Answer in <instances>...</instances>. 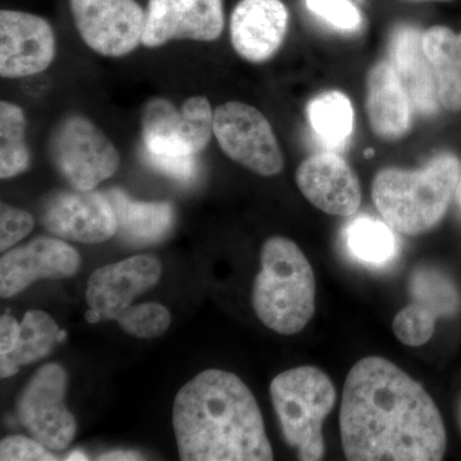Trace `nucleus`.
Returning <instances> with one entry per match:
<instances>
[{"label":"nucleus","instance_id":"f257e3e1","mask_svg":"<svg viewBox=\"0 0 461 461\" xmlns=\"http://www.w3.org/2000/svg\"><path fill=\"white\" fill-rule=\"evenodd\" d=\"M339 432L351 461H438L446 453L441 412L420 382L381 357L346 377Z\"/></svg>","mask_w":461,"mask_h":461},{"label":"nucleus","instance_id":"f03ea898","mask_svg":"<svg viewBox=\"0 0 461 461\" xmlns=\"http://www.w3.org/2000/svg\"><path fill=\"white\" fill-rule=\"evenodd\" d=\"M173 429L184 461H269L273 450L250 388L233 373L208 369L178 391Z\"/></svg>","mask_w":461,"mask_h":461},{"label":"nucleus","instance_id":"7ed1b4c3","mask_svg":"<svg viewBox=\"0 0 461 461\" xmlns=\"http://www.w3.org/2000/svg\"><path fill=\"white\" fill-rule=\"evenodd\" d=\"M460 175V160L451 153L437 154L417 171L384 168L373 178V203L393 230L420 235L444 218Z\"/></svg>","mask_w":461,"mask_h":461},{"label":"nucleus","instance_id":"20e7f679","mask_svg":"<svg viewBox=\"0 0 461 461\" xmlns=\"http://www.w3.org/2000/svg\"><path fill=\"white\" fill-rule=\"evenodd\" d=\"M251 303L264 326L280 335L302 332L315 312V277L308 258L293 240L273 236L260 253Z\"/></svg>","mask_w":461,"mask_h":461},{"label":"nucleus","instance_id":"39448f33","mask_svg":"<svg viewBox=\"0 0 461 461\" xmlns=\"http://www.w3.org/2000/svg\"><path fill=\"white\" fill-rule=\"evenodd\" d=\"M269 393L285 442L295 448L300 460L323 459L321 429L336 403L329 375L315 366H297L273 378Z\"/></svg>","mask_w":461,"mask_h":461},{"label":"nucleus","instance_id":"423d86ee","mask_svg":"<svg viewBox=\"0 0 461 461\" xmlns=\"http://www.w3.org/2000/svg\"><path fill=\"white\" fill-rule=\"evenodd\" d=\"M50 157L72 189L94 190L114 175L120 153L96 124L84 115L63 118L50 140Z\"/></svg>","mask_w":461,"mask_h":461},{"label":"nucleus","instance_id":"0eeeda50","mask_svg":"<svg viewBox=\"0 0 461 461\" xmlns=\"http://www.w3.org/2000/svg\"><path fill=\"white\" fill-rule=\"evenodd\" d=\"M140 122L147 153L154 156L196 157L214 135V112L202 95L185 100L180 109L165 98L150 99Z\"/></svg>","mask_w":461,"mask_h":461},{"label":"nucleus","instance_id":"6e6552de","mask_svg":"<svg viewBox=\"0 0 461 461\" xmlns=\"http://www.w3.org/2000/svg\"><path fill=\"white\" fill-rule=\"evenodd\" d=\"M213 132L223 153L249 171L271 177L284 168V154L271 123L253 105H220L214 111Z\"/></svg>","mask_w":461,"mask_h":461},{"label":"nucleus","instance_id":"1a4fd4ad","mask_svg":"<svg viewBox=\"0 0 461 461\" xmlns=\"http://www.w3.org/2000/svg\"><path fill=\"white\" fill-rule=\"evenodd\" d=\"M67 373L59 364L42 366L23 388L17 414L27 432L50 451H62L76 436V420L65 403Z\"/></svg>","mask_w":461,"mask_h":461},{"label":"nucleus","instance_id":"9d476101","mask_svg":"<svg viewBox=\"0 0 461 461\" xmlns=\"http://www.w3.org/2000/svg\"><path fill=\"white\" fill-rule=\"evenodd\" d=\"M76 29L100 56H127L141 44L145 11L135 0H69Z\"/></svg>","mask_w":461,"mask_h":461},{"label":"nucleus","instance_id":"9b49d317","mask_svg":"<svg viewBox=\"0 0 461 461\" xmlns=\"http://www.w3.org/2000/svg\"><path fill=\"white\" fill-rule=\"evenodd\" d=\"M41 223L51 235L80 244H99L117 235V217L105 194L67 190L54 194L41 211Z\"/></svg>","mask_w":461,"mask_h":461},{"label":"nucleus","instance_id":"f8f14e48","mask_svg":"<svg viewBox=\"0 0 461 461\" xmlns=\"http://www.w3.org/2000/svg\"><path fill=\"white\" fill-rule=\"evenodd\" d=\"M224 27L222 0H149L141 44L172 41H214Z\"/></svg>","mask_w":461,"mask_h":461},{"label":"nucleus","instance_id":"ddd939ff","mask_svg":"<svg viewBox=\"0 0 461 461\" xmlns=\"http://www.w3.org/2000/svg\"><path fill=\"white\" fill-rule=\"evenodd\" d=\"M81 257L62 239L41 236L0 259V296L9 299L41 280H65L80 271Z\"/></svg>","mask_w":461,"mask_h":461},{"label":"nucleus","instance_id":"4468645a","mask_svg":"<svg viewBox=\"0 0 461 461\" xmlns=\"http://www.w3.org/2000/svg\"><path fill=\"white\" fill-rule=\"evenodd\" d=\"M56 35L45 18L20 11L0 12V75L23 78L50 68Z\"/></svg>","mask_w":461,"mask_h":461},{"label":"nucleus","instance_id":"2eb2a0df","mask_svg":"<svg viewBox=\"0 0 461 461\" xmlns=\"http://www.w3.org/2000/svg\"><path fill=\"white\" fill-rule=\"evenodd\" d=\"M162 277L157 258L135 256L96 269L87 282V305L100 321H115L132 306L133 300L151 290Z\"/></svg>","mask_w":461,"mask_h":461},{"label":"nucleus","instance_id":"dca6fc26","mask_svg":"<svg viewBox=\"0 0 461 461\" xmlns=\"http://www.w3.org/2000/svg\"><path fill=\"white\" fill-rule=\"evenodd\" d=\"M295 178L306 200L324 213L348 218L362 204L359 178L344 158L332 151L306 158Z\"/></svg>","mask_w":461,"mask_h":461},{"label":"nucleus","instance_id":"f3484780","mask_svg":"<svg viewBox=\"0 0 461 461\" xmlns=\"http://www.w3.org/2000/svg\"><path fill=\"white\" fill-rule=\"evenodd\" d=\"M287 27L281 0H241L230 14V44L248 62H267L280 50Z\"/></svg>","mask_w":461,"mask_h":461},{"label":"nucleus","instance_id":"a211bd4d","mask_svg":"<svg viewBox=\"0 0 461 461\" xmlns=\"http://www.w3.org/2000/svg\"><path fill=\"white\" fill-rule=\"evenodd\" d=\"M411 99L390 60L372 67L366 77V109L372 131L396 141L411 129Z\"/></svg>","mask_w":461,"mask_h":461},{"label":"nucleus","instance_id":"6ab92c4d","mask_svg":"<svg viewBox=\"0 0 461 461\" xmlns=\"http://www.w3.org/2000/svg\"><path fill=\"white\" fill-rule=\"evenodd\" d=\"M390 62L415 109L423 115L438 111L435 76L423 48V32L411 25L397 26L391 35Z\"/></svg>","mask_w":461,"mask_h":461},{"label":"nucleus","instance_id":"aec40b11","mask_svg":"<svg viewBox=\"0 0 461 461\" xmlns=\"http://www.w3.org/2000/svg\"><path fill=\"white\" fill-rule=\"evenodd\" d=\"M423 48L435 76L439 104L461 111V32L432 26L423 32Z\"/></svg>","mask_w":461,"mask_h":461},{"label":"nucleus","instance_id":"412c9836","mask_svg":"<svg viewBox=\"0 0 461 461\" xmlns=\"http://www.w3.org/2000/svg\"><path fill=\"white\" fill-rule=\"evenodd\" d=\"M117 217V235L132 245L154 244L165 238L173 223V208L168 203L135 202L120 190L107 194Z\"/></svg>","mask_w":461,"mask_h":461},{"label":"nucleus","instance_id":"4be33fe9","mask_svg":"<svg viewBox=\"0 0 461 461\" xmlns=\"http://www.w3.org/2000/svg\"><path fill=\"white\" fill-rule=\"evenodd\" d=\"M65 339V330H59L50 314L41 311L27 312L20 323L16 345L0 357V377H12L23 366L44 359Z\"/></svg>","mask_w":461,"mask_h":461},{"label":"nucleus","instance_id":"5701e85b","mask_svg":"<svg viewBox=\"0 0 461 461\" xmlns=\"http://www.w3.org/2000/svg\"><path fill=\"white\" fill-rule=\"evenodd\" d=\"M393 227L362 215L351 221L344 232L345 247L357 262L368 268H384L396 259L399 241Z\"/></svg>","mask_w":461,"mask_h":461},{"label":"nucleus","instance_id":"b1692460","mask_svg":"<svg viewBox=\"0 0 461 461\" xmlns=\"http://www.w3.org/2000/svg\"><path fill=\"white\" fill-rule=\"evenodd\" d=\"M308 120L314 135L329 151L342 150L354 131V109L341 91H326L308 104Z\"/></svg>","mask_w":461,"mask_h":461},{"label":"nucleus","instance_id":"393cba45","mask_svg":"<svg viewBox=\"0 0 461 461\" xmlns=\"http://www.w3.org/2000/svg\"><path fill=\"white\" fill-rule=\"evenodd\" d=\"M30 151L26 144V115L14 103H0V177H16L27 171Z\"/></svg>","mask_w":461,"mask_h":461},{"label":"nucleus","instance_id":"a878e982","mask_svg":"<svg viewBox=\"0 0 461 461\" xmlns=\"http://www.w3.org/2000/svg\"><path fill=\"white\" fill-rule=\"evenodd\" d=\"M411 293L415 303L427 306L436 317L455 314L459 308L456 288L444 275L433 269L421 268L414 272Z\"/></svg>","mask_w":461,"mask_h":461},{"label":"nucleus","instance_id":"bb28decb","mask_svg":"<svg viewBox=\"0 0 461 461\" xmlns=\"http://www.w3.org/2000/svg\"><path fill=\"white\" fill-rule=\"evenodd\" d=\"M171 314L166 306L158 303H144L132 305L117 323L127 335L148 339L162 336L171 326Z\"/></svg>","mask_w":461,"mask_h":461},{"label":"nucleus","instance_id":"cd10ccee","mask_svg":"<svg viewBox=\"0 0 461 461\" xmlns=\"http://www.w3.org/2000/svg\"><path fill=\"white\" fill-rule=\"evenodd\" d=\"M436 318L427 306L414 302L396 314L393 323V332L402 344L417 348L427 344L432 338Z\"/></svg>","mask_w":461,"mask_h":461},{"label":"nucleus","instance_id":"c85d7f7f","mask_svg":"<svg viewBox=\"0 0 461 461\" xmlns=\"http://www.w3.org/2000/svg\"><path fill=\"white\" fill-rule=\"evenodd\" d=\"M306 7L339 32H357L363 25L362 14L351 0H306Z\"/></svg>","mask_w":461,"mask_h":461},{"label":"nucleus","instance_id":"c756f323","mask_svg":"<svg viewBox=\"0 0 461 461\" xmlns=\"http://www.w3.org/2000/svg\"><path fill=\"white\" fill-rule=\"evenodd\" d=\"M35 220L23 209L0 204V250L8 251L32 233Z\"/></svg>","mask_w":461,"mask_h":461},{"label":"nucleus","instance_id":"7c9ffc66","mask_svg":"<svg viewBox=\"0 0 461 461\" xmlns=\"http://www.w3.org/2000/svg\"><path fill=\"white\" fill-rule=\"evenodd\" d=\"M2 461H54L57 457L35 438L23 436H11L0 442Z\"/></svg>","mask_w":461,"mask_h":461},{"label":"nucleus","instance_id":"2f4dec72","mask_svg":"<svg viewBox=\"0 0 461 461\" xmlns=\"http://www.w3.org/2000/svg\"><path fill=\"white\" fill-rule=\"evenodd\" d=\"M148 160L154 168L178 181H190L195 176V157L154 156L148 154Z\"/></svg>","mask_w":461,"mask_h":461},{"label":"nucleus","instance_id":"473e14b6","mask_svg":"<svg viewBox=\"0 0 461 461\" xmlns=\"http://www.w3.org/2000/svg\"><path fill=\"white\" fill-rule=\"evenodd\" d=\"M20 323L12 315L3 314L0 318V357L8 354L16 345Z\"/></svg>","mask_w":461,"mask_h":461},{"label":"nucleus","instance_id":"72a5a7b5","mask_svg":"<svg viewBox=\"0 0 461 461\" xmlns=\"http://www.w3.org/2000/svg\"><path fill=\"white\" fill-rule=\"evenodd\" d=\"M96 460L132 461L144 460V457H142L141 454L135 453V451L117 450L100 455V456L96 457Z\"/></svg>","mask_w":461,"mask_h":461},{"label":"nucleus","instance_id":"f704fd0d","mask_svg":"<svg viewBox=\"0 0 461 461\" xmlns=\"http://www.w3.org/2000/svg\"><path fill=\"white\" fill-rule=\"evenodd\" d=\"M89 457L86 456V455L80 453V451H74V453H71L68 455V456L66 457V460H87Z\"/></svg>","mask_w":461,"mask_h":461},{"label":"nucleus","instance_id":"c9c22d12","mask_svg":"<svg viewBox=\"0 0 461 461\" xmlns=\"http://www.w3.org/2000/svg\"><path fill=\"white\" fill-rule=\"evenodd\" d=\"M455 199H456L457 205H459L461 211V175L459 181H457L456 190H455Z\"/></svg>","mask_w":461,"mask_h":461},{"label":"nucleus","instance_id":"e433bc0d","mask_svg":"<svg viewBox=\"0 0 461 461\" xmlns=\"http://www.w3.org/2000/svg\"><path fill=\"white\" fill-rule=\"evenodd\" d=\"M405 2H414V3H420V2H451V0H405Z\"/></svg>","mask_w":461,"mask_h":461},{"label":"nucleus","instance_id":"4c0bfd02","mask_svg":"<svg viewBox=\"0 0 461 461\" xmlns=\"http://www.w3.org/2000/svg\"><path fill=\"white\" fill-rule=\"evenodd\" d=\"M372 154H373V151L372 150H368L366 153V157L371 158Z\"/></svg>","mask_w":461,"mask_h":461},{"label":"nucleus","instance_id":"58836bf2","mask_svg":"<svg viewBox=\"0 0 461 461\" xmlns=\"http://www.w3.org/2000/svg\"><path fill=\"white\" fill-rule=\"evenodd\" d=\"M460 420H461V406H460Z\"/></svg>","mask_w":461,"mask_h":461}]
</instances>
